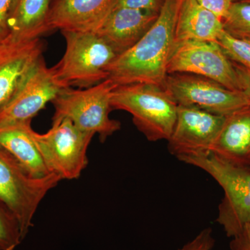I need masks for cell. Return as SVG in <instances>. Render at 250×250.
<instances>
[{
    "label": "cell",
    "mask_w": 250,
    "mask_h": 250,
    "mask_svg": "<svg viewBox=\"0 0 250 250\" xmlns=\"http://www.w3.org/2000/svg\"><path fill=\"white\" fill-rule=\"evenodd\" d=\"M62 179L55 173L31 177L14 156L0 146V200L16 215L23 238L33 226L41 202Z\"/></svg>",
    "instance_id": "8992f818"
},
{
    "label": "cell",
    "mask_w": 250,
    "mask_h": 250,
    "mask_svg": "<svg viewBox=\"0 0 250 250\" xmlns=\"http://www.w3.org/2000/svg\"><path fill=\"white\" fill-rule=\"evenodd\" d=\"M164 87L177 104L195 106L219 116H228L250 105L243 92L229 89L215 81L191 74H168Z\"/></svg>",
    "instance_id": "9c48e42d"
},
{
    "label": "cell",
    "mask_w": 250,
    "mask_h": 250,
    "mask_svg": "<svg viewBox=\"0 0 250 250\" xmlns=\"http://www.w3.org/2000/svg\"><path fill=\"white\" fill-rule=\"evenodd\" d=\"M112 110L128 112L147 141H168L177 119L178 104L162 85L135 83L117 85L112 93Z\"/></svg>",
    "instance_id": "7a4b0ae2"
},
{
    "label": "cell",
    "mask_w": 250,
    "mask_h": 250,
    "mask_svg": "<svg viewBox=\"0 0 250 250\" xmlns=\"http://www.w3.org/2000/svg\"><path fill=\"white\" fill-rule=\"evenodd\" d=\"M45 44L39 39L0 42V106L14 95L31 70L43 58Z\"/></svg>",
    "instance_id": "7c38bea8"
},
{
    "label": "cell",
    "mask_w": 250,
    "mask_h": 250,
    "mask_svg": "<svg viewBox=\"0 0 250 250\" xmlns=\"http://www.w3.org/2000/svg\"><path fill=\"white\" fill-rule=\"evenodd\" d=\"M231 238L229 250H250V222L241 232Z\"/></svg>",
    "instance_id": "484cf974"
},
{
    "label": "cell",
    "mask_w": 250,
    "mask_h": 250,
    "mask_svg": "<svg viewBox=\"0 0 250 250\" xmlns=\"http://www.w3.org/2000/svg\"><path fill=\"white\" fill-rule=\"evenodd\" d=\"M51 0H18L9 20L8 39L28 41L48 32L47 16Z\"/></svg>",
    "instance_id": "ac0fdd59"
},
{
    "label": "cell",
    "mask_w": 250,
    "mask_h": 250,
    "mask_svg": "<svg viewBox=\"0 0 250 250\" xmlns=\"http://www.w3.org/2000/svg\"><path fill=\"white\" fill-rule=\"evenodd\" d=\"M210 154L234 165L250 164V105L225 116Z\"/></svg>",
    "instance_id": "9a60e30c"
},
{
    "label": "cell",
    "mask_w": 250,
    "mask_h": 250,
    "mask_svg": "<svg viewBox=\"0 0 250 250\" xmlns=\"http://www.w3.org/2000/svg\"><path fill=\"white\" fill-rule=\"evenodd\" d=\"M33 131L31 121L0 125V146L14 156L31 177L42 178L52 172L38 149Z\"/></svg>",
    "instance_id": "2e32d148"
},
{
    "label": "cell",
    "mask_w": 250,
    "mask_h": 250,
    "mask_svg": "<svg viewBox=\"0 0 250 250\" xmlns=\"http://www.w3.org/2000/svg\"><path fill=\"white\" fill-rule=\"evenodd\" d=\"M23 240L17 218L0 200V250H16Z\"/></svg>",
    "instance_id": "ffe728a7"
},
{
    "label": "cell",
    "mask_w": 250,
    "mask_h": 250,
    "mask_svg": "<svg viewBox=\"0 0 250 250\" xmlns=\"http://www.w3.org/2000/svg\"><path fill=\"white\" fill-rule=\"evenodd\" d=\"M236 1V0H231V1H232V2H233V1Z\"/></svg>",
    "instance_id": "f1b7e54d"
},
{
    "label": "cell",
    "mask_w": 250,
    "mask_h": 250,
    "mask_svg": "<svg viewBox=\"0 0 250 250\" xmlns=\"http://www.w3.org/2000/svg\"><path fill=\"white\" fill-rule=\"evenodd\" d=\"M95 136L77 128L68 118L52 120L45 134L33 137L46 166L62 179H78L88 164V148Z\"/></svg>",
    "instance_id": "52a82bcc"
},
{
    "label": "cell",
    "mask_w": 250,
    "mask_h": 250,
    "mask_svg": "<svg viewBox=\"0 0 250 250\" xmlns=\"http://www.w3.org/2000/svg\"><path fill=\"white\" fill-rule=\"evenodd\" d=\"M164 0H117L114 8L141 10L159 13Z\"/></svg>",
    "instance_id": "603a6c76"
},
{
    "label": "cell",
    "mask_w": 250,
    "mask_h": 250,
    "mask_svg": "<svg viewBox=\"0 0 250 250\" xmlns=\"http://www.w3.org/2000/svg\"><path fill=\"white\" fill-rule=\"evenodd\" d=\"M214 245L213 230L207 228L202 230L193 239L177 250H213Z\"/></svg>",
    "instance_id": "7402d4cb"
},
{
    "label": "cell",
    "mask_w": 250,
    "mask_h": 250,
    "mask_svg": "<svg viewBox=\"0 0 250 250\" xmlns=\"http://www.w3.org/2000/svg\"><path fill=\"white\" fill-rule=\"evenodd\" d=\"M223 21L197 0H183L176 24L175 41H216Z\"/></svg>",
    "instance_id": "e0dca14e"
},
{
    "label": "cell",
    "mask_w": 250,
    "mask_h": 250,
    "mask_svg": "<svg viewBox=\"0 0 250 250\" xmlns=\"http://www.w3.org/2000/svg\"><path fill=\"white\" fill-rule=\"evenodd\" d=\"M116 86L106 79L89 88H63L52 101V120L68 118L79 129L98 134L104 142L121 128L119 121L109 117L112 93Z\"/></svg>",
    "instance_id": "5b68a950"
},
{
    "label": "cell",
    "mask_w": 250,
    "mask_h": 250,
    "mask_svg": "<svg viewBox=\"0 0 250 250\" xmlns=\"http://www.w3.org/2000/svg\"><path fill=\"white\" fill-rule=\"evenodd\" d=\"M249 167H250V166H249Z\"/></svg>",
    "instance_id": "f546056e"
},
{
    "label": "cell",
    "mask_w": 250,
    "mask_h": 250,
    "mask_svg": "<svg viewBox=\"0 0 250 250\" xmlns=\"http://www.w3.org/2000/svg\"><path fill=\"white\" fill-rule=\"evenodd\" d=\"M63 88L43 57L11 98L0 106V125L32 121Z\"/></svg>",
    "instance_id": "8fae6325"
},
{
    "label": "cell",
    "mask_w": 250,
    "mask_h": 250,
    "mask_svg": "<svg viewBox=\"0 0 250 250\" xmlns=\"http://www.w3.org/2000/svg\"><path fill=\"white\" fill-rule=\"evenodd\" d=\"M159 13L115 8L96 31L118 56L136 45L150 29Z\"/></svg>",
    "instance_id": "5bb4252c"
},
{
    "label": "cell",
    "mask_w": 250,
    "mask_h": 250,
    "mask_svg": "<svg viewBox=\"0 0 250 250\" xmlns=\"http://www.w3.org/2000/svg\"><path fill=\"white\" fill-rule=\"evenodd\" d=\"M187 73L215 81L241 91L233 62L215 41H174L167 64V74Z\"/></svg>",
    "instance_id": "ba28073f"
},
{
    "label": "cell",
    "mask_w": 250,
    "mask_h": 250,
    "mask_svg": "<svg viewBox=\"0 0 250 250\" xmlns=\"http://www.w3.org/2000/svg\"><path fill=\"white\" fill-rule=\"evenodd\" d=\"M215 42L230 61L250 71V41L233 37L223 30Z\"/></svg>",
    "instance_id": "44dd1931"
},
{
    "label": "cell",
    "mask_w": 250,
    "mask_h": 250,
    "mask_svg": "<svg viewBox=\"0 0 250 250\" xmlns=\"http://www.w3.org/2000/svg\"><path fill=\"white\" fill-rule=\"evenodd\" d=\"M202 6L209 10L220 19H225L231 6V0H197Z\"/></svg>",
    "instance_id": "d4e9b609"
},
{
    "label": "cell",
    "mask_w": 250,
    "mask_h": 250,
    "mask_svg": "<svg viewBox=\"0 0 250 250\" xmlns=\"http://www.w3.org/2000/svg\"><path fill=\"white\" fill-rule=\"evenodd\" d=\"M18 0H0V42L10 34L9 20Z\"/></svg>",
    "instance_id": "cb8c5ba5"
},
{
    "label": "cell",
    "mask_w": 250,
    "mask_h": 250,
    "mask_svg": "<svg viewBox=\"0 0 250 250\" xmlns=\"http://www.w3.org/2000/svg\"><path fill=\"white\" fill-rule=\"evenodd\" d=\"M223 27L233 37L250 41V3L233 1L223 20Z\"/></svg>",
    "instance_id": "d6986e66"
},
{
    "label": "cell",
    "mask_w": 250,
    "mask_h": 250,
    "mask_svg": "<svg viewBox=\"0 0 250 250\" xmlns=\"http://www.w3.org/2000/svg\"><path fill=\"white\" fill-rule=\"evenodd\" d=\"M117 0H51L49 31L96 32L114 8Z\"/></svg>",
    "instance_id": "4fadbf2b"
},
{
    "label": "cell",
    "mask_w": 250,
    "mask_h": 250,
    "mask_svg": "<svg viewBox=\"0 0 250 250\" xmlns=\"http://www.w3.org/2000/svg\"><path fill=\"white\" fill-rule=\"evenodd\" d=\"M225 116L201 108L178 105L173 131L167 141L169 152L177 159L208 155Z\"/></svg>",
    "instance_id": "30bf717a"
},
{
    "label": "cell",
    "mask_w": 250,
    "mask_h": 250,
    "mask_svg": "<svg viewBox=\"0 0 250 250\" xmlns=\"http://www.w3.org/2000/svg\"><path fill=\"white\" fill-rule=\"evenodd\" d=\"M233 65L239 80L241 91L246 95L250 103V71L235 62H233Z\"/></svg>",
    "instance_id": "4316f807"
},
{
    "label": "cell",
    "mask_w": 250,
    "mask_h": 250,
    "mask_svg": "<svg viewBox=\"0 0 250 250\" xmlns=\"http://www.w3.org/2000/svg\"><path fill=\"white\" fill-rule=\"evenodd\" d=\"M62 33L65 52L51 69L62 88H89L108 79L106 70L118 54L106 41L95 32Z\"/></svg>",
    "instance_id": "3957f363"
},
{
    "label": "cell",
    "mask_w": 250,
    "mask_h": 250,
    "mask_svg": "<svg viewBox=\"0 0 250 250\" xmlns=\"http://www.w3.org/2000/svg\"><path fill=\"white\" fill-rule=\"evenodd\" d=\"M182 1L164 0L150 29L136 45L118 56L108 66V79L117 85L146 83L164 86Z\"/></svg>",
    "instance_id": "6da1fadb"
},
{
    "label": "cell",
    "mask_w": 250,
    "mask_h": 250,
    "mask_svg": "<svg viewBox=\"0 0 250 250\" xmlns=\"http://www.w3.org/2000/svg\"><path fill=\"white\" fill-rule=\"evenodd\" d=\"M236 1H245V2L250 3V0H236Z\"/></svg>",
    "instance_id": "83f0119b"
},
{
    "label": "cell",
    "mask_w": 250,
    "mask_h": 250,
    "mask_svg": "<svg viewBox=\"0 0 250 250\" xmlns=\"http://www.w3.org/2000/svg\"><path fill=\"white\" fill-rule=\"evenodd\" d=\"M179 161L205 171L224 191L217 222L229 238L241 232L250 222V168L234 165L213 154L184 157Z\"/></svg>",
    "instance_id": "277c9868"
}]
</instances>
